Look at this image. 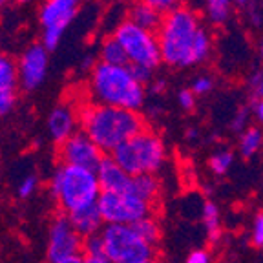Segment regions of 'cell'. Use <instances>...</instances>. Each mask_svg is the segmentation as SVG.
Wrapping results in <instances>:
<instances>
[{
    "label": "cell",
    "instance_id": "ab89813d",
    "mask_svg": "<svg viewBox=\"0 0 263 263\" xmlns=\"http://www.w3.org/2000/svg\"><path fill=\"white\" fill-rule=\"evenodd\" d=\"M249 2H251V0H234V4L239 6V8H245V6L249 4Z\"/></svg>",
    "mask_w": 263,
    "mask_h": 263
},
{
    "label": "cell",
    "instance_id": "ee69618b",
    "mask_svg": "<svg viewBox=\"0 0 263 263\" xmlns=\"http://www.w3.org/2000/svg\"><path fill=\"white\" fill-rule=\"evenodd\" d=\"M6 4H8V0H0V9L4 8V6H6Z\"/></svg>",
    "mask_w": 263,
    "mask_h": 263
},
{
    "label": "cell",
    "instance_id": "8992f818",
    "mask_svg": "<svg viewBox=\"0 0 263 263\" xmlns=\"http://www.w3.org/2000/svg\"><path fill=\"white\" fill-rule=\"evenodd\" d=\"M111 35L124 48L130 66H143V68L156 71V68H159V64L163 62L157 33L139 28L126 18L117 24Z\"/></svg>",
    "mask_w": 263,
    "mask_h": 263
},
{
    "label": "cell",
    "instance_id": "8fae6325",
    "mask_svg": "<svg viewBox=\"0 0 263 263\" xmlns=\"http://www.w3.org/2000/svg\"><path fill=\"white\" fill-rule=\"evenodd\" d=\"M49 68V51L42 42L29 44L16 61L18 88L22 91H37L44 84Z\"/></svg>",
    "mask_w": 263,
    "mask_h": 263
},
{
    "label": "cell",
    "instance_id": "d590c367",
    "mask_svg": "<svg viewBox=\"0 0 263 263\" xmlns=\"http://www.w3.org/2000/svg\"><path fill=\"white\" fill-rule=\"evenodd\" d=\"M252 111H254V117L263 123V99H256L254 106H252Z\"/></svg>",
    "mask_w": 263,
    "mask_h": 263
},
{
    "label": "cell",
    "instance_id": "4316f807",
    "mask_svg": "<svg viewBox=\"0 0 263 263\" xmlns=\"http://www.w3.org/2000/svg\"><path fill=\"white\" fill-rule=\"evenodd\" d=\"M82 256H104L103 251V239L101 236H91V238L84 239V249H82Z\"/></svg>",
    "mask_w": 263,
    "mask_h": 263
},
{
    "label": "cell",
    "instance_id": "b9f144b4",
    "mask_svg": "<svg viewBox=\"0 0 263 263\" xmlns=\"http://www.w3.org/2000/svg\"><path fill=\"white\" fill-rule=\"evenodd\" d=\"M259 57H261V61H263V39H261V42H259Z\"/></svg>",
    "mask_w": 263,
    "mask_h": 263
},
{
    "label": "cell",
    "instance_id": "30bf717a",
    "mask_svg": "<svg viewBox=\"0 0 263 263\" xmlns=\"http://www.w3.org/2000/svg\"><path fill=\"white\" fill-rule=\"evenodd\" d=\"M82 249H84V238L73 227L70 216L66 214L55 216L48 227V247H46L48 263H57L71 256H81Z\"/></svg>",
    "mask_w": 263,
    "mask_h": 263
},
{
    "label": "cell",
    "instance_id": "5b68a950",
    "mask_svg": "<svg viewBox=\"0 0 263 263\" xmlns=\"http://www.w3.org/2000/svg\"><path fill=\"white\" fill-rule=\"evenodd\" d=\"M130 176L157 174L166 161V146L159 134L144 128L111 154Z\"/></svg>",
    "mask_w": 263,
    "mask_h": 263
},
{
    "label": "cell",
    "instance_id": "d6a6232c",
    "mask_svg": "<svg viewBox=\"0 0 263 263\" xmlns=\"http://www.w3.org/2000/svg\"><path fill=\"white\" fill-rule=\"evenodd\" d=\"M186 263H210V254L205 249H196L189 254Z\"/></svg>",
    "mask_w": 263,
    "mask_h": 263
},
{
    "label": "cell",
    "instance_id": "484cf974",
    "mask_svg": "<svg viewBox=\"0 0 263 263\" xmlns=\"http://www.w3.org/2000/svg\"><path fill=\"white\" fill-rule=\"evenodd\" d=\"M143 2L150 6V8H154L156 11H159L163 16L181 8V0H143Z\"/></svg>",
    "mask_w": 263,
    "mask_h": 263
},
{
    "label": "cell",
    "instance_id": "f6af8a7d",
    "mask_svg": "<svg viewBox=\"0 0 263 263\" xmlns=\"http://www.w3.org/2000/svg\"><path fill=\"white\" fill-rule=\"evenodd\" d=\"M261 152H263V150H261Z\"/></svg>",
    "mask_w": 263,
    "mask_h": 263
},
{
    "label": "cell",
    "instance_id": "2e32d148",
    "mask_svg": "<svg viewBox=\"0 0 263 263\" xmlns=\"http://www.w3.org/2000/svg\"><path fill=\"white\" fill-rule=\"evenodd\" d=\"M73 227L79 230V234L82 238H91V236H97L104 227V219L99 212V206H88V209H82L79 212L71 214L70 216Z\"/></svg>",
    "mask_w": 263,
    "mask_h": 263
},
{
    "label": "cell",
    "instance_id": "7c38bea8",
    "mask_svg": "<svg viewBox=\"0 0 263 263\" xmlns=\"http://www.w3.org/2000/svg\"><path fill=\"white\" fill-rule=\"evenodd\" d=\"M104 157L106 156L101 152V148L81 130L73 134L70 139L59 144V159L62 164L97 170V166Z\"/></svg>",
    "mask_w": 263,
    "mask_h": 263
},
{
    "label": "cell",
    "instance_id": "7bdbcfd3",
    "mask_svg": "<svg viewBox=\"0 0 263 263\" xmlns=\"http://www.w3.org/2000/svg\"><path fill=\"white\" fill-rule=\"evenodd\" d=\"M15 2H18V4H29V2H33V0H15Z\"/></svg>",
    "mask_w": 263,
    "mask_h": 263
},
{
    "label": "cell",
    "instance_id": "4fadbf2b",
    "mask_svg": "<svg viewBox=\"0 0 263 263\" xmlns=\"http://www.w3.org/2000/svg\"><path fill=\"white\" fill-rule=\"evenodd\" d=\"M48 136L57 144L70 139L73 134H77L81 128V117H79V108H75L71 103H61L48 114L46 119Z\"/></svg>",
    "mask_w": 263,
    "mask_h": 263
},
{
    "label": "cell",
    "instance_id": "f35d334b",
    "mask_svg": "<svg viewBox=\"0 0 263 263\" xmlns=\"http://www.w3.org/2000/svg\"><path fill=\"white\" fill-rule=\"evenodd\" d=\"M128 263H159V259L154 256V258H139V259H132Z\"/></svg>",
    "mask_w": 263,
    "mask_h": 263
},
{
    "label": "cell",
    "instance_id": "ac0fdd59",
    "mask_svg": "<svg viewBox=\"0 0 263 263\" xmlns=\"http://www.w3.org/2000/svg\"><path fill=\"white\" fill-rule=\"evenodd\" d=\"M128 192L136 194L150 205H156L161 194V183L156 174H144V176H132V185Z\"/></svg>",
    "mask_w": 263,
    "mask_h": 263
},
{
    "label": "cell",
    "instance_id": "6da1fadb",
    "mask_svg": "<svg viewBox=\"0 0 263 263\" xmlns=\"http://www.w3.org/2000/svg\"><path fill=\"white\" fill-rule=\"evenodd\" d=\"M161 57L172 68H190L205 62L212 49V39L203 28L199 15L181 6L163 16L157 29Z\"/></svg>",
    "mask_w": 263,
    "mask_h": 263
},
{
    "label": "cell",
    "instance_id": "e0dca14e",
    "mask_svg": "<svg viewBox=\"0 0 263 263\" xmlns=\"http://www.w3.org/2000/svg\"><path fill=\"white\" fill-rule=\"evenodd\" d=\"M128 21L143 29L157 33V29L161 28V22H163V15L148 4H144L143 0H136L128 9Z\"/></svg>",
    "mask_w": 263,
    "mask_h": 263
},
{
    "label": "cell",
    "instance_id": "d6986e66",
    "mask_svg": "<svg viewBox=\"0 0 263 263\" xmlns=\"http://www.w3.org/2000/svg\"><path fill=\"white\" fill-rule=\"evenodd\" d=\"M99 62H104V64H111V66H128L126 51H124L121 42L114 35H110V37H106L101 42Z\"/></svg>",
    "mask_w": 263,
    "mask_h": 263
},
{
    "label": "cell",
    "instance_id": "44dd1931",
    "mask_svg": "<svg viewBox=\"0 0 263 263\" xmlns=\"http://www.w3.org/2000/svg\"><path fill=\"white\" fill-rule=\"evenodd\" d=\"M239 154L245 159L254 157L259 150H263V132L258 126H249L241 136H239Z\"/></svg>",
    "mask_w": 263,
    "mask_h": 263
},
{
    "label": "cell",
    "instance_id": "277c9868",
    "mask_svg": "<svg viewBox=\"0 0 263 263\" xmlns=\"http://www.w3.org/2000/svg\"><path fill=\"white\" fill-rule=\"evenodd\" d=\"M49 194L62 214L71 216L82 209L97 205L103 189L95 170L61 163L51 174Z\"/></svg>",
    "mask_w": 263,
    "mask_h": 263
},
{
    "label": "cell",
    "instance_id": "4dcf8cb0",
    "mask_svg": "<svg viewBox=\"0 0 263 263\" xmlns=\"http://www.w3.org/2000/svg\"><path fill=\"white\" fill-rule=\"evenodd\" d=\"M130 70L134 73V77L137 79V82H141L144 88H148V84L154 81V70H148V68H143V66H130Z\"/></svg>",
    "mask_w": 263,
    "mask_h": 263
},
{
    "label": "cell",
    "instance_id": "9c48e42d",
    "mask_svg": "<svg viewBox=\"0 0 263 263\" xmlns=\"http://www.w3.org/2000/svg\"><path fill=\"white\" fill-rule=\"evenodd\" d=\"M81 0H44L39 8V22L42 26L41 42L48 51L61 44L66 29L77 16Z\"/></svg>",
    "mask_w": 263,
    "mask_h": 263
},
{
    "label": "cell",
    "instance_id": "f1b7e54d",
    "mask_svg": "<svg viewBox=\"0 0 263 263\" xmlns=\"http://www.w3.org/2000/svg\"><path fill=\"white\" fill-rule=\"evenodd\" d=\"M214 88V81L209 77V75H199V77L194 79L192 86H190V90L194 91L196 95H206L210 90Z\"/></svg>",
    "mask_w": 263,
    "mask_h": 263
},
{
    "label": "cell",
    "instance_id": "60d3db41",
    "mask_svg": "<svg viewBox=\"0 0 263 263\" xmlns=\"http://www.w3.org/2000/svg\"><path fill=\"white\" fill-rule=\"evenodd\" d=\"M196 136H197V134H196V130H194V128L186 132V137H190V139H196Z\"/></svg>",
    "mask_w": 263,
    "mask_h": 263
},
{
    "label": "cell",
    "instance_id": "e575fe53",
    "mask_svg": "<svg viewBox=\"0 0 263 263\" xmlns=\"http://www.w3.org/2000/svg\"><path fill=\"white\" fill-rule=\"evenodd\" d=\"M163 90H164V81H157V79H154L146 88V91H150V93H154V95H157Z\"/></svg>",
    "mask_w": 263,
    "mask_h": 263
},
{
    "label": "cell",
    "instance_id": "52a82bcc",
    "mask_svg": "<svg viewBox=\"0 0 263 263\" xmlns=\"http://www.w3.org/2000/svg\"><path fill=\"white\" fill-rule=\"evenodd\" d=\"M103 251L110 261L128 263L139 258H154L156 247L148 245L134 229V225H104L99 232Z\"/></svg>",
    "mask_w": 263,
    "mask_h": 263
},
{
    "label": "cell",
    "instance_id": "7402d4cb",
    "mask_svg": "<svg viewBox=\"0 0 263 263\" xmlns=\"http://www.w3.org/2000/svg\"><path fill=\"white\" fill-rule=\"evenodd\" d=\"M134 229L137 230V234H139L141 238H143L144 241L148 243V245L156 247L157 243H159V239H161V227H159V221H157V218H154V216H148V218L141 219L139 223H136V225H134Z\"/></svg>",
    "mask_w": 263,
    "mask_h": 263
},
{
    "label": "cell",
    "instance_id": "74e56055",
    "mask_svg": "<svg viewBox=\"0 0 263 263\" xmlns=\"http://www.w3.org/2000/svg\"><path fill=\"white\" fill-rule=\"evenodd\" d=\"M57 263H84V256H71V258H66V259H61Z\"/></svg>",
    "mask_w": 263,
    "mask_h": 263
},
{
    "label": "cell",
    "instance_id": "8d00e7d4",
    "mask_svg": "<svg viewBox=\"0 0 263 263\" xmlns=\"http://www.w3.org/2000/svg\"><path fill=\"white\" fill-rule=\"evenodd\" d=\"M84 263H114L106 256H84Z\"/></svg>",
    "mask_w": 263,
    "mask_h": 263
},
{
    "label": "cell",
    "instance_id": "5bb4252c",
    "mask_svg": "<svg viewBox=\"0 0 263 263\" xmlns=\"http://www.w3.org/2000/svg\"><path fill=\"white\" fill-rule=\"evenodd\" d=\"M18 97L16 61L0 51V119L13 111Z\"/></svg>",
    "mask_w": 263,
    "mask_h": 263
},
{
    "label": "cell",
    "instance_id": "cb8c5ba5",
    "mask_svg": "<svg viewBox=\"0 0 263 263\" xmlns=\"http://www.w3.org/2000/svg\"><path fill=\"white\" fill-rule=\"evenodd\" d=\"M232 163H234V154L230 152V150H218L209 159L210 170L216 176H225L230 170V166H232Z\"/></svg>",
    "mask_w": 263,
    "mask_h": 263
},
{
    "label": "cell",
    "instance_id": "9a60e30c",
    "mask_svg": "<svg viewBox=\"0 0 263 263\" xmlns=\"http://www.w3.org/2000/svg\"><path fill=\"white\" fill-rule=\"evenodd\" d=\"M99 185L103 192H128L132 185V176L111 156H106L97 166Z\"/></svg>",
    "mask_w": 263,
    "mask_h": 263
},
{
    "label": "cell",
    "instance_id": "d4e9b609",
    "mask_svg": "<svg viewBox=\"0 0 263 263\" xmlns=\"http://www.w3.org/2000/svg\"><path fill=\"white\" fill-rule=\"evenodd\" d=\"M39 186H41V181L35 174H26L21 181H18V185H16V196L22 197V199H28L31 197L33 194L37 192Z\"/></svg>",
    "mask_w": 263,
    "mask_h": 263
},
{
    "label": "cell",
    "instance_id": "603a6c76",
    "mask_svg": "<svg viewBox=\"0 0 263 263\" xmlns=\"http://www.w3.org/2000/svg\"><path fill=\"white\" fill-rule=\"evenodd\" d=\"M234 0H205L206 16L214 24H223L230 16V8Z\"/></svg>",
    "mask_w": 263,
    "mask_h": 263
},
{
    "label": "cell",
    "instance_id": "ffe728a7",
    "mask_svg": "<svg viewBox=\"0 0 263 263\" xmlns=\"http://www.w3.org/2000/svg\"><path fill=\"white\" fill-rule=\"evenodd\" d=\"M203 225L206 230V238L210 243H218L221 238V218H219V209L214 201H205L203 205Z\"/></svg>",
    "mask_w": 263,
    "mask_h": 263
},
{
    "label": "cell",
    "instance_id": "3957f363",
    "mask_svg": "<svg viewBox=\"0 0 263 263\" xmlns=\"http://www.w3.org/2000/svg\"><path fill=\"white\" fill-rule=\"evenodd\" d=\"M91 103L139 111L144 106L146 88L137 82L130 66H111L95 62L88 81Z\"/></svg>",
    "mask_w": 263,
    "mask_h": 263
},
{
    "label": "cell",
    "instance_id": "ba28073f",
    "mask_svg": "<svg viewBox=\"0 0 263 263\" xmlns=\"http://www.w3.org/2000/svg\"><path fill=\"white\" fill-rule=\"evenodd\" d=\"M97 206L104 225H136L154 216V205L132 192H103Z\"/></svg>",
    "mask_w": 263,
    "mask_h": 263
},
{
    "label": "cell",
    "instance_id": "1f68e13d",
    "mask_svg": "<svg viewBox=\"0 0 263 263\" xmlns=\"http://www.w3.org/2000/svg\"><path fill=\"white\" fill-rule=\"evenodd\" d=\"M177 103L185 111H190L194 108V104H196V93L190 88H185V90H181L177 93Z\"/></svg>",
    "mask_w": 263,
    "mask_h": 263
},
{
    "label": "cell",
    "instance_id": "83f0119b",
    "mask_svg": "<svg viewBox=\"0 0 263 263\" xmlns=\"http://www.w3.org/2000/svg\"><path fill=\"white\" fill-rule=\"evenodd\" d=\"M252 245L261 249L263 247V212H258L254 216V223H252V232H251Z\"/></svg>",
    "mask_w": 263,
    "mask_h": 263
},
{
    "label": "cell",
    "instance_id": "7a4b0ae2",
    "mask_svg": "<svg viewBox=\"0 0 263 263\" xmlns=\"http://www.w3.org/2000/svg\"><path fill=\"white\" fill-rule=\"evenodd\" d=\"M81 132H84L103 154H114L121 144L146 128L144 117L136 110L88 103L79 108Z\"/></svg>",
    "mask_w": 263,
    "mask_h": 263
},
{
    "label": "cell",
    "instance_id": "836d02e7",
    "mask_svg": "<svg viewBox=\"0 0 263 263\" xmlns=\"http://www.w3.org/2000/svg\"><path fill=\"white\" fill-rule=\"evenodd\" d=\"M251 88L256 99H263V71H258V73L251 79Z\"/></svg>",
    "mask_w": 263,
    "mask_h": 263
},
{
    "label": "cell",
    "instance_id": "f546056e",
    "mask_svg": "<svg viewBox=\"0 0 263 263\" xmlns=\"http://www.w3.org/2000/svg\"><path fill=\"white\" fill-rule=\"evenodd\" d=\"M249 115H251V111H249V108H241V110H238V114L234 115V119H232V123H230V128L234 132H239V134H243V132L247 130V123H249Z\"/></svg>",
    "mask_w": 263,
    "mask_h": 263
}]
</instances>
